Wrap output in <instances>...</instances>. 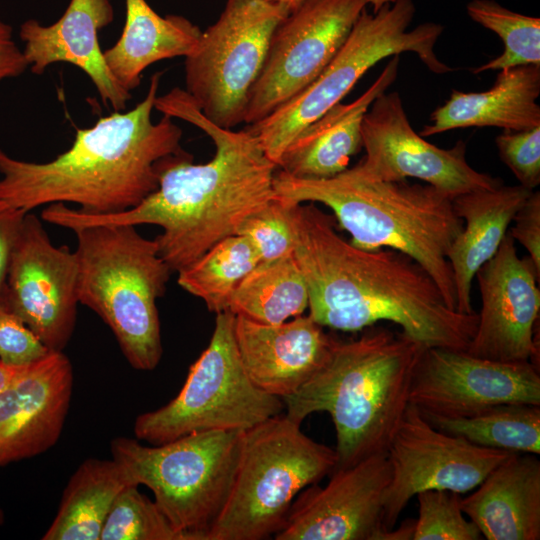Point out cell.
<instances>
[{
	"label": "cell",
	"instance_id": "obj_6",
	"mask_svg": "<svg viewBox=\"0 0 540 540\" xmlns=\"http://www.w3.org/2000/svg\"><path fill=\"white\" fill-rule=\"evenodd\" d=\"M72 231L77 237L79 303L109 326L133 368L153 370L163 352L157 300L172 272L157 241L131 225H87Z\"/></svg>",
	"mask_w": 540,
	"mask_h": 540
},
{
	"label": "cell",
	"instance_id": "obj_17",
	"mask_svg": "<svg viewBox=\"0 0 540 540\" xmlns=\"http://www.w3.org/2000/svg\"><path fill=\"white\" fill-rule=\"evenodd\" d=\"M390 481L386 453L336 469L325 486L303 489L276 540H384L383 502Z\"/></svg>",
	"mask_w": 540,
	"mask_h": 540
},
{
	"label": "cell",
	"instance_id": "obj_24",
	"mask_svg": "<svg viewBox=\"0 0 540 540\" xmlns=\"http://www.w3.org/2000/svg\"><path fill=\"white\" fill-rule=\"evenodd\" d=\"M533 191L519 184H501L465 192L452 199L453 208L463 221L462 231L447 252L458 312L475 313L471 290L476 272L495 255L514 216Z\"/></svg>",
	"mask_w": 540,
	"mask_h": 540
},
{
	"label": "cell",
	"instance_id": "obj_18",
	"mask_svg": "<svg viewBox=\"0 0 540 540\" xmlns=\"http://www.w3.org/2000/svg\"><path fill=\"white\" fill-rule=\"evenodd\" d=\"M475 278L482 306L465 351L496 361H530L539 367L535 326L540 312V271L529 256H518L509 232Z\"/></svg>",
	"mask_w": 540,
	"mask_h": 540
},
{
	"label": "cell",
	"instance_id": "obj_14",
	"mask_svg": "<svg viewBox=\"0 0 540 540\" xmlns=\"http://www.w3.org/2000/svg\"><path fill=\"white\" fill-rule=\"evenodd\" d=\"M510 454L443 432L409 404L386 451L390 481L383 502L385 527L394 528L419 492L434 489L464 494Z\"/></svg>",
	"mask_w": 540,
	"mask_h": 540
},
{
	"label": "cell",
	"instance_id": "obj_42",
	"mask_svg": "<svg viewBox=\"0 0 540 540\" xmlns=\"http://www.w3.org/2000/svg\"><path fill=\"white\" fill-rule=\"evenodd\" d=\"M266 1L284 3V4H287L288 6H290L291 9H292L293 7L297 6L303 0H266Z\"/></svg>",
	"mask_w": 540,
	"mask_h": 540
},
{
	"label": "cell",
	"instance_id": "obj_13",
	"mask_svg": "<svg viewBox=\"0 0 540 540\" xmlns=\"http://www.w3.org/2000/svg\"><path fill=\"white\" fill-rule=\"evenodd\" d=\"M361 133L365 156L346 169L357 178L391 182L415 178L451 198L502 184L500 179L469 165L464 141L444 149L415 132L398 92H384L373 101L363 118Z\"/></svg>",
	"mask_w": 540,
	"mask_h": 540
},
{
	"label": "cell",
	"instance_id": "obj_16",
	"mask_svg": "<svg viewBox=\"0 0 540 540\" xmlns=\"http://www.w3.org/2000/svg\"><path fill=\"white\" fill-rule=\"evenodd\" d=\"M78 262L55 246L41 220L26 213L17 235L2 301L51 351H62L76 324Z\"/></svg>",
	"mask_w": 540,
	"mask_h": 540
},
{
	"label": "cell",
	"instance_id": "obj_32",
	"mask_svg": "<svg viewBox=\"0 0 540 540\" xmlns=\"http://www.w3.org/2000/svg\"><path fill=\"white\" fill-rule=\"evenodd\" d=\"M100 540H184L156 503L126 487L115 499L100 533Z\"/></svg>",
	"mask_w": 540,
	"mask_h": 540
},
{
	"label": "cell",
	"instance_id": "obj_40",
	"mask_svg": "<svg viewBox=\"0 0 540 540\" xmlns=\"http://www.w3.org/2000/svg\"><path fill=\"white\" fill-rule=\"evenodd\" d=\"M17 367H11L0 359V394L12 379Z\"/></svg>",
	"mask_w": 540,
	"mask_h": 540
},
{
	"label": "cell",
	"instance_id": "obj_39",
	"mask_svg": "<svg viewBox=\"0 0 540 540\" xmlns=\"http://www.w3.org/2000/svg\"><path fill=\"white\" fill-rule=\"evenodd\" d=\"M28 69V63L14 40L12 27L0 21V83L15 78Z\"/></svg>",
	"mask_w": 540,
	"mask_h": 540
},
{
	"label": "cell",
	"instance_id": "obj_4",
	"mask_svg": "<svg viewBox=\"0 0 540 540\" xmlns=\"http://www.w3.org/2000/svg\"><path fill=\"white\" fill-rule=\"evenodd\" d=\"M365 329L355 339L333 337L321 367L282 399L285 414L298 423L314 412L329 413L336 432L334 470L386 453L409 405L414 367L425 348L401 331Z\"/></svg>",
	"mask_w": 540,
	"mask_h": 540
},
{
	"label": "cell",
	"instance_id": "obj_31",
	"mask_svg": "<svg viewBox=\"0 0 540 540\" xmlns=\"http://www.w3.org/2000/svg\"><path fill=\"white\" fill-rule=\"evenodd\" d=\"M469 17L497 34L504 44L496 58L473 69L474 74L517 66H540V18L527 16L494 0H472L466 6Z\"/></svg>",
	"mask_w": 540,
	"mask_h": 540
},
{
	"label": "cell",
	"instance_id": "obj_37",
	"mask_svg": "<svg viewBox=\"0 0 540 540\" xmlns=\"http://www.w3.org/2000/svg\"><path fill=\"white\" fill-rule=\"evenodd\" d=\"M511 237L527 250L528 256L540 271V193L533 191L514 216Z\"/></svg>",
	"mask_w": 540,
	"mask_h": 540
},
{
	"label": "cell",
	"instance_id": "obj_27",
	"mask_svg": "<svg viewBox=\"0 0 540 540\" xmlns=\"http://www.w3.org/2000/svg\"><path fill=\"white\" fill-rule=\"evenodd\" d=\"M137 485L113 458H89L73 473L57 514L44 540H100V533L117 496Z\"/></svg>",
	"mask_w": 540,
	"mask_h": 540
},
{
	"label": "cell",
	"instance_id": "obj_41",
	"mask_svg": "<svg viewBox=\"0 0 540 540\" xmlns=\"http://www.w3.org/2000/svg\"><path fill=\"white\" fill-rule=\"evenodd\" d=\"M395 0H369V4L372 6V11H378L382 6L388 3H393Z\"/></svg>",
	"mask_w": 540,
	"mask_h": 540
},
{
	"label": "cell",
	"instance_id": "obj_11",
	"mask_svg": "<svg viewBox=\"0 0 540 540\" xmlns=\"http://www.w3.org/2000/svg\"><path fill=\"white\" fill-rule=\"evenodd\" d=\"M291 7L266 0H226L218 19L185 57V92L217 126L244 123L250 93L277 25Z\"/></svg>",
	"mask_w": 540,
	"mask_h": 540
},
{
	"label": "cell",
	"instance_id": "obj_35",
	"mask_svg": "<svg viewBox=\"0 0 540 540\" xmlns=\"http://www.w3.org/2000/svg\"><path fill=\"white\" fill-rule=\"evenodd\" d=\"M503 163L519 185L534 190L540 184V126L521 131L504 130L495 138Z\"/></svg>",
	"mask_w": 540,
	"mask_h": 540
},
{
	"label": "cell",
	"instance_id": "obj_28",
	"mask_svg": "<svg viewBox=\"0 0 540 540\" xmlns=\"http://www.w3.org/2000/svg\"><path fill=\"white\" fill-rule=\"evenodd\" d=\"M308 289L293 255L260 261L238 284L228 311L264 324H279L302 315Z\"/></svg>",
	"mask_w": 540,
	"mask_h": 540
},
{
	"label": "cell",
	"instance_id": "obj_3",
	"mask_svg": "<svg viewBox=\"0 0 540 540\" xmlns=\"http://www.w3.org/2000/svg\"><path fill=\"white\" fill-rule=\"evenodd\" d=\"M161 74L152 75L145 98L132 110L77 129L71 147L51 161L16 159L0 148V201L26 212L54 203L77 204L89 214L137 206L157 189L166 164L188 154L171 116L152 121Z\"/></svg>",
	"mask_w": 540,
	"mask_h": 540
},
{
	"label": "cell",
	"instance_id": "obj_1",
	"mask_svg": "<svg viewBox=\"0 0 540 540\" xmlns=\"http://www.w3.org/2000/svg\"><path fill=\"white\" fill-rule=\"evenodd\" d=\"M154 108L204 131L215 146L206 163H192L190 154L162 169L157 189L137 206L113 214H89L63 203L47 205L41 219L71 231L98 224L159 226V253L172 272H179L217 242L237 235L253 214L278 198L277 165L248 129L233 131L208 120L185 90L157 96Z\"/></svg>",
	"mask_w": 540,
	"mask_h": 540
},
{
	"label": "cell",
	"instance_id": "obj_2",
	"mask_svg": "<svg viewBox=\"0 0 540 540\" xmlns=\"http://www.w3.org/2000/svg\"><path fill=\"white\" fill-rule=\"evenodd\" d=\"M293 255L308 289L309 316L323 327L360 331L389 321L423 347L466 350L478 314L451 309L435 281L408 255L366 250L336 231L312 202L292 204Z\"/></svg>",
	"mask_w": 540,
	"mask_h": 540
},
{
	"label": "cell",
	"instance_id": "obj_25",
	"mask_svg": "<svg viewBox=\"0 0 540 540\" xmlns=\"http://www.w3.org/2000/svg\"><path fill=\"white\" fill-rule=\"evenodd\" d=\"M540 66L500 70L492 87L482 92L453 90L437 107L422 137L469 127H497L521 131L540 126Z\"/></svg>",
	"mask_w": 540,
	"mask_h": 540
},
{
	"label": "cell",
	"instance_id": "obj_15",
	"mask_svg": "<svg viewBox=\"0 0 540 540\" xmlns=\"http://www.w3.org/2000/svg\"><path fill=\"white\" fill-rule=\"evenodd\" d=\"M508 403L540 406L539 367L530 361H496L451 348L421 351L409 404L423 415L468 417Z\"/></svg>",
	"mask_w": 540,
	"mask_h": 540
},
{
	"label": "cell",
	"instance_id": "obj_43",
	"mask_svg": "<svg viewBox=\"0 0 540 540\" xmlns=\"http://www.w3.org/2000/svg\"><path fill=\"white\" fill-rule=\"evenodd\" d=\"M4 522V513L2 511V509L0 508V525H2Z\"/></svg>",
	"mask_w": 540,
	"mask_h": 540
},
{
	"label": "cell",
	"instance_id": "obj_34",
	"mask_svg": "<svg viewBox=\"0 0 540 540\" xmlns=\"http://www.w3.org/2000/svg\"><path fill=\"white\" fill-rule=\"evenodd\" d=\"M291 205L278 197L249 217L240 227L237 235L249 239L261 261L293 253V232L288 218Z\"/></svg>",
	"mask_w": 540,
	"mask_h": 540
},
{
	"label": "cell",
	"instance_id": "obj_23",
	"mask_svg": "<svg viewBox=\"0 0 540 540\" xmlns=\"http://www.w3.org/2000/svg\"><path fill=\"white\" fill-rule=\"evenodd\" d=\"M460 506L487 540H539L537 455L511 453L470 495L461 497Z\"/></svg>",
	"mask_w": 540,
	"mask_h": 540
},
{
	"label": "cell",
	"instance_id": "obj_20",
	"mask_svg": "<svg viewBox=\"0 0 540 540\" xmlns=\"http://www.w3.org/2000/svg\"><path fill=\"white\" fill-rule=\"evenodd\" d=\"M113 19L110 0H70L63 15L51 25L35 19L24 21L19 36L28 68L41 75L51 64H73L90 78L105 105L115 111L125 109L131 93L109 70L98 42V32Z\"/></svg>",
	"mask_w": 540,
	"mask_h": 540
},
{
	"label": "cell",
	"instance_id": "obj_36",
	"mask_svg": "<svg viewBox=\"0 0 540 540\" xmlns=\"http://www.w3.org/2000/svg\"><path fill=\"white\" fill-rule=\"evenodd\" d=\"M51 350L8 306L0 302V359L22 367L45 357Z\"/></svg>",
	"mask_w": 540,
	"mask_h": 540
},
{
	"label": "cell",
	"instance_id": "obj_8",
	"mask_svg": "<svg viewBox=\"0 0 540 540\" xmlns=\"http://www.w3.org/2000/svg\"><path fill=\"white\" fill-rule=\"evenodd\" d=\"M415 13L412 0H395L372 13L363 10L343 46L311 84L264 119L247 125L277 167L294 137L340 103L381 60L412 52L435 74L453 71L435 53L443 26L425 22L409 29Z\"/></svg>",
	"mask_w": 540,
	"mask_h": 540
},
{
	"label": "cell",
	"instance_id": "obj_38",
	"mask_svg": "<svg viewBox=\"0 0 540 540\" xmlns=\"http://www.w3.org/2000/svg\"><path fill=\"white\" fill-rule=\"evenodd\" d=\"M26 213L0 201V302L3 299L12 250Z\"/></svg>",
	"mask_w": 540,
	"mask_h": 540
},
{
	"label": "cell",
	"instance_id": "obj_26",
	"mask_svg": "<svg viewBox=\"0 0 540 540\" xmlns=\"http://www.w3.org/2000/svg\"><path fill=\"white\" fill-rule=\"evenodd\" d=\"M125 5L120 38L103 54L115 79L130 92L139 86L143 71L151 64L188 56L202 30L181 15L160 16L146 0H125Z\"/></svg>",
	"mask_w": 540,
	"mask_h": 540
},
{
	"label": "cell",
	"instance_id": "obj_33",
	"mask_svg": "<svg viewBox=\"0 0 540 540\" xmlns=\"http://www.w3.org/2000/svg\"><path fill=\"white\" fill-rule=\"evenodd\" d=\"M419 515L412 540H479L482 535L460 506L461 494L425 490L417 495Z\"/></svg>",
	"mask_w": 540,
	"mask_h": 540
},
{
	"label": "cell",
	"instance_id": "obj_30",
	"mask_svg": "<svg viewBox=\"0 0 540 540\" xmlns=\"http://www.w3.org/2000/svg\"><path fill=\"white\" fill-rule=\"evenodd\" d=\"M260 261L249 239L242 235L229 236L177 272V283L217 314L228 311L234 290Z\"/></svg>",
	"mask_w": 540,
	"mask_h": 540
},
{
	"label": "cell",
	"instance_id": "obj_12",
	"mask_svg": "<svg viewBox=\"0 0 540 540\" xmlns=\"http://www.w3.org/2000/svg\"><path fill=\"white\" fill-rule=\"evenodd\" d=\"M369 0H303L275 28L246 107L254 124L311 84L348 38Z\"/></svg>",
	"mask_w": 540,
	"mask_h": 540
},
{
	"label": "cell",
	"instance_id": "obj_19",
	"mask_svg": "<svg viewBox=\"0 0 540 540\" xmlns=\"http://www.w3.org/2000/svg\"><path fill=\"white\" fill-rule=\"evenodd\" d=\"M72 387V365L62 351L17 367L0 394V467L37 456L58 441Z\"/></svg>",
	"mask_w": 540,
	"mask_h": 540
},
{
	"label": "cell",
	"instance_id": "obj_5",
	"mask_svg": "<svg viewBox=\"0 0 540 540\" xmlns=\"http://www.w3.org/2000/svg\"><path fill=\"white\" fill-rule=\"evenodd\" d=\"M277 196L291 204L318 202L330 208L352 245L389 248L420 264L456 310V290L447 252L463 229L452 199L429 184L369 181L347 170L328 179H298L275 172ZM457 311V310H456Z\"/></svg>",
	"mask_w": 540,
	"mask_h": 540
},
{
	"label": "cell",
	"instance_id": "obj_10",
	"mask_svg": "<svg viewBox=\"0 0 540 540\" xmlns=\"http://www.w3.org/2000/svg\"><path fill=\"white\" fill-rule=\"evenodd\" d=\"M234 320L230 311L216 314L210 342L190 366L177 396L136 418L138 440L159 445L192 432L245 431L282 414V399L259 389L247 375L235 342Z\"/></svg>",
	"mask_w": 540,
	"mask_h": 540
},
{
	"label": "cell",
	"instance_id": "obj_29",
	"mask_svg": "<svg viewBox=\"0 0 540 540\" xmlns=\"http://www.w3.org/2000/svg\"><path fill=\"white\" fill-rule=\"evenodd\" d=\"M423 416L435 428L478 446L511 453L540 454L539 405L500 404L458 418Z\"/></svg>",
	"mask_w": 540,
	"mask_h": 540
},
{
	"label": "cell",
	"instance_id": "obj_21",
	"mask_svg": "<svg viewBox=\"0 0 540 540\" xmlns=\"http://www.w3.org/2000/svg\"><path fill=\"white\" fill-rule=\"evenodd\" d=\"M234 337L250 380L281 399L297 392L315 374L333 341L309 315L279 324L235 315Z\"/></svg>",
	"mask_w": 540,
	"mask_h": 540
},
{
	"label": "cell",
	"instance_id": "obj_22",
	"mask_svg": "<svg viewBox=\"0 0 540 540\" xmlns=\"http://www.w3.org/2000/svg\"><path fill=\"white\" fill-rule=\"evenodd\" d=\"M399 55H394L376 80L350 103H338L304 127L283 152L278 168L298 179H328L348 168L362 148V122L373 101L394 83Z\"/></svg>",
	"mask_w": 540,
	"mask_h": 540
},
{
	"label": "cell",
	"instance_id": "obj_9",
	"mask_svg": "<svg viewBox=\"0 0 540 540\" xmlns=\"http://www.w3.org/2000/svg\"><path fill=\"white\" fill-rule=\"evenodd\" d=\"M243 431L192 432L146 446L138 439L111 441L112 458L154 502L184 540H207L227 500Z\"/></svg>",
	"mask_w": 540,
	"mask_h": 540
},
{
	"label": "cell",
	"instance_id": "obj_7",
	"mask_svg": "<svg viewBox=\"0 0 540 540\" xmlns=\"http://www.w3.org/2000/svg\"><path fill=\"white\" fill-rule=\"evenodd\" d=\"M336 465L335 448L308 437L286 414L243 431L233 482L207 540L274 536L298 494Z\"/></svg>",
	"mask_w": 540,
	"mask_h": 540
}]
</instances>
